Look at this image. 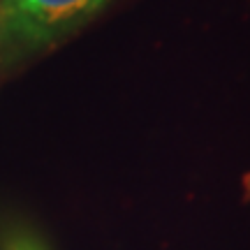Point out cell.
Wrapping results in <instances>:
<instances>
[{
  "label": "cell",
  "instance_id": "1",
  "mask_svg": "<svg viewBox=\"0 0 250 250\" xmlns=\"http://www.w3.org/2000/svg\"><path fill=\"white\" fill-rule=\"evenodd\" d=\"M114 0H0V44L42 51L98 19Z\"/></svg>",
  "mask_w": 250,
  "mask_h": 250
},
{
  "label": "cell",
  "instance_id": "2",
  "mask_svg": "<svg viewBox=\"0 0 250 250\" xmlns=\"http://www.w3.org/2000/svg\"><path fill=\"white\" fill-rule=\"evenodd\" d=\"M0 250H46V246L40 241L33 232L14 229V232H9L2 236Z\"/></svg>",
  "mask_w": 250,
  "mask_h": 250
}]
</instances>
